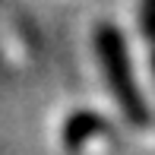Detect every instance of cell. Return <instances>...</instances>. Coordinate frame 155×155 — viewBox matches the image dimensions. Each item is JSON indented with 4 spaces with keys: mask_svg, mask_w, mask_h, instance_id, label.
<instances>
[{
    "mask_svg": "<svg viewBox=\"0 0 155 155\" xmlns=\"http://www.w3.org/2000/svg\"><path fill=\"white\" fill-rule=\"evenodd\" d=\"M95 54H98V63H101V70H104V79H108V86H111L114 101L120 104L124 117L133 127H146L152 120V114H149V104H146V98H143V92H139V86H136L124 32L117 29V25H111V22H101L95 29Z\"/></svg>",
    "mask_w": 155,
    "mask_h": 155,
    "instance_id": "obj_1",
    "label": "cell"
},
{
    "mask_svg": "<svg viewBox=\"0 0 155 155\" xmlns=\"http://www.w3.org/2000/svg\"><path fill=\"white\" fill-rule=\"evenodd\" d=\"M108 127H104V117L98 114V111H73V114L67 117V124H63V146H67L70 152H79L82 146L89 143L92 136L98 133H104Z\"/></svg>",
    "mask_w": 155,
    "mask_h": 155,
    "instance_id": "obj_2",
    "label": "cell"
},
{
    "mask_svg": "<svg viewBox=\"0 0 155 155\" xmlns=\"http://www.w3.org/2000/svg\"><path fill=\"white\" fill-rule=\"evenodd\" d=\"M139 29L155 45V0H139Z\"/></svg>",
    "mask_w": 155,
    "mask_h": 155,
    "instance_id": "obj_3",
    "label": "cell"
},
{
    "mask_svg": "<svg viewBox=\"0 0 155 155\" xmlns=\"http://www.w3.org/2000/svg\"><path fill=\"white\" fill-rule=\"evenodd\" d=\"M152 73H155V51H152Z\"/></svg>",
    "mask_w": 155,
    "mask_h": 155,
    "instance_id": "obj_4",
    "label": "cell"
}]
</instances>
